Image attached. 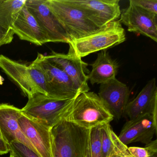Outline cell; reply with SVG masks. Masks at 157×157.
<instances>
[{
  "mask_svg": "<svg viewBox=\"0 0 157 157\" xmlns=\"http://www.w3.org/2000/svg\"><path fill=\"white\" fill-rule=\"evenodd\" d=\"M85 10L100 28L117 21L121 15L119 0H71Z\"/></svg>",
  "mask_w": 157,
  "mask_h": 157,
  "instance_id": "13",
  "label": "cell"
},
{
  "mask_svg": "<svg viewBox=\"0 0 157 157\" xmlns=\"http://www.w3.org/2000/svg\"><path fill=\"white\" fill-rule=\"evenodd\" d=\"M14 34L12 29L4 28L0 25V46L11 43Z\"/></svg>",
  "mask_w": 157,
  "mask_h": 157,
  "instance_id": "25",
  "label": "cell"
},
{
  "mask_svg": "<svg viewBox=\"0 0 157 157\" xmlns=\"http://www.w3.org/2000/svg\"><path fill=\"white\" fill-rule=\"evenodd\" d=\"M50 131L53 157H86L89 129L63 119Z\"/></svg>",
  "mask_w": 157,
  "mask_h": 157,
  "instance_id": "2",
  "label": "cell"
},
{
  "mask_svg": "<svg viewBox=\"0 0 157 157\" xmlns=\"http://www.w3.org/2000/svg\"><path fill=\"white\" fill-rule=\"evenodd\" d=\"M129 6L121 11L120 21L128 31L137 33L157 42V14L148 12L129 1Z\"/></svg>",
  "mask_w": 157,
  "mask_h": 157,
  "instance_id": "9",
  "label": "cell"
},
{
  "mask_svg": "<svg viewBox=\"0 0 157 157\" xmlns=\"http://www.w3.org/2000/svg\"><path fill=\"white\" fill-rule=\"evenodd\" d=\"M10 152L9 146L4 140L0 130V155H4Z\"/></svg>",
  "mask_w": 157,
  "mask_h": 157,
  "instance_id": "27",
  "label": "cell"
},
{
  "mask_svg": "<svg viewBox=\"0 0 157 157\" xmlns=\"http://www.w3.org/2000/svg\"><path fill=\"white\" fill-rule=\"evenodd\" d=\"M4 79L0 75V85H2L3 84V82H4Z\"/></svg>",
  "mask_w": 157,
  "mask_h": 157,
  "instance_id": "28",
  "label": "cell"
},
{
  "mask_svg": "<svg viewBox=\"0 0 157 157\" xmlns=\"http://www.w3.org/2000/svg\"><path fill=\"white\" fill-rule=\"evenodd\" d=\"M128 150L133 157H157V155L152 154L145 147H128Z\"/></svg>",
  "mask_w": 157,
  "mask_h": 157,
  "instance_id": "26",
  "label": "cell"
},
{
  "mask_svg": "<svg viewBox=\"0 0 157 157\" xmlns=\"http://www.w3.org/2000/svg\"><path fill=\"white\" fill-rule=\"evenodd\" d=\"M10 157H14V156H13V155H11V154H10Z\"/></svg>",
  "mask_w": 157,
  "mask_h": 157,
  "instance_id": "30",
  "label": "cell"
},
{
  "mask_svg": "<svg viewBox=\"0 0 157 157\" xmlns=\"http://www.w3.org/2000/svg\"><path fill=\"white\" fill-rule=\"evenodd\" d=\"M11 29L21 40L38 46L49 43L46 35L25 5L17 13Z\"/></svg>",
  "mask_w": 157,
  "mask_h": 157,
  "instance_id": "16",
  "label": "cell"
},
{
  "mask_svg": "<svg viewBox=\"0 0 157 157\" xmlns=\"http://www.w3.org/2000/svg\"><path fill=\"white\" fill-rule=\"evenodd\" d=\"M112 157H117L116 155H114Z\"/></svg>",
  "mask_w": 157,
  "mask_h": 157,
  "instance_id": "29",
  "label": "cell"
},
{
  "mask_svg": "<svg viewBox=\"0 0 157 157\" xmlns=\"http://www.w3.org/2000/svg\"><path fill=\"white\" fill-rule=\"evenodd\" d=\"M74 99L61 100L36 93L28 97L26 105L21 110L25 115L51 128L63 119Z\"/></svg>",
  "mask_w": 157,
  "mask_h": 157,
  "instance_id": "5",
  "label": "cell"
},
{
  "mask_svg": "<svg viewBox=\"0 0 157 157\" xmlns=\"http://www.w3.org/2000/svg\"><path fill=\"white\" fill-rule=\"evenodd\" d=\"M18 123L23 133L41 157H53L51 128L22 114Z\"/></svg>",
  "mask_w": 157,
  "mask_h": 157,
  "instance_id": "12",
  "label": "cell"
},
{
  "mask_svg": "<svg viewBox=\"0 0 157 157\" xmlns=\"http://www.w3.org/2000/svg\"><path fill=\"white\" fill-rule=\"evenodd\" d=\"M98 95L111 111L114 117L120 119L124 114L128 102L130 95L128 87L115 78L101 84Z\"/></svg>",
  "mask_w": 157,
  "mask_h": 157,
  "instance_id": "14",
  "label": "cell"
},
{
  "mask_svg": "<svg viewBox=\"0 0 157 157\" xmlns=\"http://www.w3.org/2000/svg\"><path fill=\"white\" fill-rule=\"evenodd\" d=\"M71 40L82 38L101 29L90 15L71 0H46Z\"/></svg>",
  "mask_w": 157,
  "mask_h": 157,
  "instance_id": "3",
  "label": "cell"
},
{
  "mask_svg": "<svg viewBox=\"0 0 157 157\" xmlns=\"http://www.w3.org/2000/svg\"><path fill=\"white\" fill-rule=\"evenodd\" d=\"M25 5L36 19L49 42L70 43L67 33L48 5L46 0H26Z\"/></svg>",
  "mask_w": 157,
  "mask_h": 157,
  "instance_id": "8",
  "label": "cell"
},
{
  "mask_svg": "<svg viewBox=\"0 0 157 157\" xmlns=\"http://www.w3.org/2000/svg\"><path fill=\"white\" fill-rule=\"evenodd\" d=\"M45 57L67 74L81 93L90 91L87 74L90 73L87 68L88 64L83 62L82 59L71 53L61 54L54 51Z\"/></svg>",
  "mask_w": 157,
  "mask_h": 157,
  "instance_id": "10",
  "label": "cell"
},
{
  "mask_svg": "<svg viewBox=\"0 0 157 157\" xmlns=\"http://www.w3.org/2000/svg\"><path fill=\"white\" fill-rule=\"evenodd\" d=\"M111 137L113 144L115 155L117 157H133L128 151V147L123 144L118 139L117 136L111 130Z\"/></svg>",
  "mask_w": 157,
  "mask_h": 157,
  "instance_id": "23",
  "label": "cell"
},
{
  "mask_svg": "<svg viewBox=\"0 0 157 157\" xmlns=\"http://www.w3.org/2000/svg\"><path fill=\"white\" fill-rule=\"evenodd\" d=\"M8 146L11 155L14 157H41L33 150L21 142L14 141Z\"/></svg>",
  "mask_w": 157,
  "mask_h": 157,
  "instance_id": "22",
  "label": "cell"
},
{
  "mask_svg": "<svg viewBox=\"0 0 157 157\" xmlns=\"http://www.w3.org/2000/svg\"><path fill=\"white\" fill-rule=\"evenodd\" d=\"M22 114L21 110L13 105L8 104H0V130L2 136L8 145L12 142L18 141L37 153L19 125L18 119Z\"/></svg>",
  "mask_w": 157,
  "mask_h": 157,
  "instance_id": "15",
  "label": "cell"
},
{
  "mask_svg": "<svg viewBox=\"0 0 157 157\" xmlns=\"http://www.w3.org/2000/svg\"><path fill=\"white\" fill-rule=\"evenodd\" d=\"M130 1L141 9L157 14V0H130Z\"/></svg>",
  "mask_w": 157,
  "mask_h": 157,
  "instance_id": "24",
  "label": "cell"
},
{
  "mask_svg": "<svg viewBox=\"0 0 157 157\" xmlns=\"http://www.w3.org/2000/svg\"><path fill=\"white\" fill-rule=\"evenodd\" d=\"M114 118L98 94L89 91L80 94L74 99L63 119L90 129L110 124Z\"/></svg>",
  "mask_w": 157,
  "mask_h": 157,
  "instance_id": "1",
  "label": "cell"
},
{
  "mask_svg": "<svg viewBox=\"0 0 157 157\" xmlns=\"http://www.w3.org/2000/svg\"><path fill=\"white\" fill-rule=\"evenodd\" d=\"M0 68L28 98L36 93L47 95L44 74L32 64L27 66L1 55Z\"/></svg>",
  "mask_w": 157,
  "mask_h": 157,
  "instance_id": "6",
  "label": "cell"
},
{
  "mask_svg": "<svg viewBox=\"0 0 157 157\" xmlns=\"http://www.w3.org/2000/svg\"><path fill=\"white\" fill-rule=\"evenodd\" d=\"M31 64L39 69L44 74L48 96L67 100L74 99L81 94L67 74L48 60L44 55L38 53Z\"/></svg>",
  "mask_w": 157,
  "mask_h": 157,
  "instance_id": "7",
  "label": "cell"
},
{
  "mask_svg": "<svg viewBox=\"0 0 157 157\" xmlns=\"http://www.w3.org/2000/svg\"><path fill=\"white\" fill-rule=\"evenodd\" d=\"M112 128L110 124L101 127V149L102 157H112L115 155L113 144L111 137Z\"/></svg>",
  "mask_w": 157,
  "mask_h": 157,
  "instance_id": "21",
  "label": "cell"
},
{
  "mask_svg": "<svg viewBox=\"0 0 157 157\" xmlns=\"http://www.w3.org/2000/svg\"><path fill=\"white\" fill-rule=\"evenodd\" d=\"M101 127V125L89 129L86 157H102Z\"/></svg>",
  "mask_w": 157,
  "mask_h": 157,
  "instance_id": "20",
  "label": "cell"
},
{
  "mask_svg": "<svg viewBox=\"0 0 157 157\" xmlns=\"http://www.w3.org/2000/svg\"><path fill=\"white\" fill-rule=\"evenodd\" d=\"M157 132V123L152 116L146 112L126 122L117 137L127 146L136 142L147 145L152 140Z\"/></svg>",
  "mask_w": 157,
  "mask_h": 157,
  "instance_id": "11",
  "label": "cell"
},
{
  "mask_svg": "<svg viewBox=\"0 0 157 157\" xmlns=\"http://www.w3.org/2000/svg\"><path fill=\"white\" fill-rule=\"evenodd\" d=\"M2 0H0V2H1Z\"/></svg>",
  "mask_w": 157,
  "mask_h": 157,
  "instance_id": "31",
  "label": "cell"
},
{
  "mask_svg": "<svg viewBox=\"0 0 157 157\" xmlns=\"http://www.w3.org/2000/svg\"><path fill=\"white\" fill-rule=\"evenodd\" d=\"M91 66L92 69L88 76L92 85L102 84L116 78L119 67L118 63L112 59L106 50L98 53L96 60Z\"/></svg>",
  "mask_w": 157,
  "mask_h": 157,
  "instance_id": "17",
  "label": "cell"
},
{
  "mask_svg": "<svg viewBox=\"0 0 157 157\" xmlns=\"http://www.w3.org/2000/svg\"><path fill=\"white\" fill-rule=\"evenodd\" d=\"M125 40V31L117 20L93 33L71 41L68 53L82 59L92 53L114 47Z\"/></svg>",
  "mask_w": 157,
  "mask_h": 157,
  "instance_id": "4",
  "label": "cell"
},
{
  "mask_svg": "<svg viewBox=\"0 0 157 157\" xmlns=\"http://www.w3.org/2000/svg\"><path fill=\"white\" fill-rule=\"evenodd\" d=\"M157 93L156 80L153 78L148 81L133 101L128 102L124 114L129 119H132L146 113Z\"/></svg>",
  "mask_w": 157,
  "mask_h": 157,
  "instance_id": "18",
  "label": "cell"
},
{
  "mask_svg": "<svg viewBox=\"0 0 157 157\" xmlns=\"http://www.w3.org/2000/svg\"><path fill=\"white\" fill-rule=\"evenodd\" d=\"M26 0H2L0 2V25L11 29L17 13L25 5Z\"/></svg>",
  "mask_w": 157,
  "mask_h": 157,
  "instance_id": "19",
  "label": "cell"
}]
</instances>
